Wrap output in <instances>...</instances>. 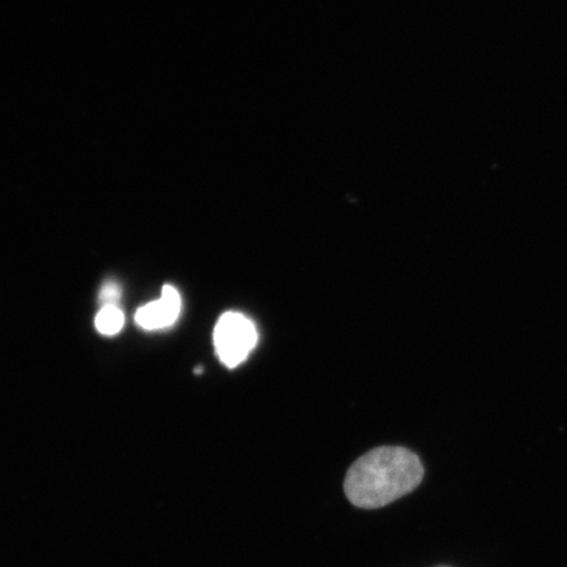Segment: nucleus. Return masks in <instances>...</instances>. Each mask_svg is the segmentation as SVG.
Masks as SVG:
<instances>
[{
    "label": "nucleus",
    "instance_id": "f03ea898",
    "mask_svg": "<svg viewBox=\"0 0 567 567\" xmlns=\"http://www.w3.org/2000/svg\"><path fill=\"white\" fill-rule=\"evenodd\" d=\"M258 338L251 319L237 311L221 316L213 334L218 358L228 368L243 364L257 347Z\"/></svg>",
    "mask_w": 567,
    "mask_h": 567
},
{
    "label": "nucleus",
    "instance_id": "39448f33",
    "mask_svg": "<svg viewBox=\"0 0 567 567\" xmlns=\"http://www.w3.org/2000/svg\"><path fill=\"white\" fill-rule=\"evenodd\" d=\"M120 299H122V289H120L118 284L116 282H106L104 284L101 296H99V300H101L102 308L103 307H117Z\"/></svg>",
    "mask_w": 567,
    "mask_h": 567
},
{
    "label": "nucleus",
    "instance_id": "20e7f679",
    "mask_svg": "<svg viewBox=\"0 0 567 567\" xmlns=\"http://www.w3.org/2000/svg\"><path fill=\"white\" fill-rule=\"evenodd\" d=\"M124 322V313L118 307H103L95 319L97 331L109 337L118 334L123 329Z\"/></svg>",
    "mask_w": 567,
    "mask_h": 567
},
{
    "label": "nucleus",
    "instance_id": "7ed1b4c3",
    "mask_svg": "<svg viewBox=\"0 0 567 567\" xmlns=\"http://www.w3.org/2000/svg\"><path fill=\"white\" fill-rule=\"evenodd\" d=\"M181 310L179 292L172 286H165L159 300L148 302L137 310L136 322L145 330L165 329L175 323Z\"/></svg>",
    "mask_w": 567,
    "mask_h": 567
},
{
    "label": "nucleus",
    "instance_id": "f257e3e1",
    "mask_svg": "<svg viewBox=\"0 0 567 567\" xmlns=\"http://www.w3.org/2000/svg\"><path fill=\"white\" fill-rule=\"evenodd\" d=\"M423 476V465L415 453L401 446H381L350 467L344 492L354 506L379 508L415 491Z\"/></svg>",
    "mask_w": 567,
    "mask_h": 567
}]
</instances>
